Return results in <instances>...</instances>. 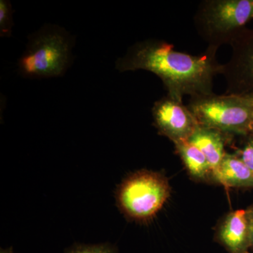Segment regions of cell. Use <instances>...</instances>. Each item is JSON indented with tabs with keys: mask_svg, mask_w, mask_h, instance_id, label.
Returning a JSON list of instances; mask_svg holds the SVG:
<instances>
[{
	"mask_svg": "<svg viewBox=\"0 0 253 253\" xmlns=\"http://www.w3.org/2000/svg\"><path fill=\"white\" fill-rule=\"evenodd\" d=\"M213 175L227 187L253 188V172L236 154H226Z\"/></svg>",
	"mask_w": 253,
	"mask_h": 253,
	"instance_id": "cell-10",
	"label": "cell"
},
{
	"mask_svg": "<svg viewBox=\"0 0 253 253\" xmlns=\"http://www.w3.org/2000/svg\"><path fill=\"white\" fill-rule=\"evenodd\" d=\"M71 60V44L63 31L40 32L30 42L19 60V71L25 77H57L68 68Z\"/></svg>",
	"mask_w": 253,
	"mask_h": 253,
	"instance_id": "cell-5",
	"label": "cell"
},
{
	"mask_svg": "<svg viewBox=\"0 0 253 253\" xmlns=\"http://www.w3.org/2000/svg\"><path fill=\"white\" fill-rule=\"evenodd\" d=\"M247 211L249 221L250 249L253 250V207L250 208Z\"/></svg>",
	"mask_w": 253,
	"mask_h": 253,
	"instance_id": "cell-15",
	"label": "cell"
},
{
	"mask_svg": "<svg viewBox=\"0 0 253 253\" xmlns=\"http://www.w3.org/2000/svg\"><path fill=\"white\" fill-rule=\"evenodd\" d=\"M66 253H118L115 246L109 244L99 245H76Z\"/></svg>",
	"mask_w": 253,
	"mask_h": 253,
	"instance_id": "cell-13",
	"label": "cell"
},
{
	"mask_svg": "<svg viewBox=\"0 0 253 253\" xmlns=\"http://www.w3.org/2000/svg\"><path fill=\"white\" fill-rule=\"evenodd\" d=\"M169 196V184L164 176L141 170L123 181L116 196L123 213L131 219L143 221L154 217Z\"/></svg>",
	"mask_w": 253,
	"mask_h": 253,
	"instance_id": "cell-4",
	"label": "cell"
},
{
	"mask_svg": "<svg viewBox=\"0 0 253 253\" xmlns=\"http://www.w3.org/2000/svg\"><path fill=\"white\" fill-rule=\"evenodd\" d=\"M0 253H14L12 251V248H10V249L2 250L1 249V252Z\"/></svg>",
	"mask_w": 253,
	"mask_h": 253,
	"instance_id": "cell-17",
	"label": "cell"
},
{
	"mask_svg": "<svg viewBox=\"0 0 253 253\" xmlns=\"http://www.w3.org/2000/svg\"><path fill=\"white\" fill-rule=\"evenodd\" d=\"M155 126L160 134L173 142L189 140L199 126L194 114L183 101L166 96L155 102L152 108Z\"/></svg>",
	"mask_w": 253,
	"mask_h": 253,
	"instance_id": "cell-7",
	"label": "cell"
},
{
	"mask_svg": "<svg viewBox=\"0 0 253 253\" xmlns=\"http://www.w3.org/2000/svg\"><path fill=\"white\" fill-rule=\"evenodd\" d=\"M236 155L253 172V134H251L244 147Z\"/></svg>",
	"mask_w": 253,
	"mask_h": 253,
	"instance_id": "cell-14",
	"label": "cell"
},
{
	"mask_svg": "<svg viewBox=\"0 0 253 253\" xmlns=\"http://www.w3.org/2000/svg\"><path fill=\"white\" fill-rule=\"evenodd\" d=\"M218 238L229 253H249L248 211L238 210L229 213L221 224Z\"/></svg>",
	"mask_w": 253,
	"mask_h": 253,
	"instance_id": "cell-8",
	"label": "cell"
},
{
	"mask_svg": "<svg viewBox=\"0 0 253 253\" xmlns=\"http://www.w3.org/2000/svg\"><path fill=\"white\" fill-rule=\"evenodd\" d=\"M251 134H253V123L252 125V128H251Z\"/></svg>",
	"mask_w": 253,
	"mask_h": 253,
	"instance_id": "cell-18",
	"label": "cell"
},
{
	"mask_svg": "<svg viewBox=\"0 0 253 253\" xmlns=\"http://www.w3.org/2000/svg\"><path fill=\"white\" fill-rule=\"evenodd\" d=\"M231 46L230 59L222 64L221 72L226 81L225 94H253V29L247 28Z\"/></svg>",
	"mask_w": 253,
	"mask_h": 253,
	"instance_id": "cell-6",
	"label": "cell"
},
{
	"mask_svg": "<svg viewBox=\"0 0 253 253\" xmlns=\"http://www.w3.org/2000/svg\"><path fill=\"white\" fill-rule=\"evenodd\" d=\"M189 141L202 151L209 163L211 172L214 174L226 154L224 134L216 129L199 126L190 136Z\"/></svg>",
	"mask_w": 253,
	"mask_h": 253,
	"instance_id": "cell-9",
	"label": "cell"
},
{
	"mask_svg": "<svg viewBox=\"0 0 253 253\" xmlns=\"http://www.w3.org/2000/svg\"><path fill=\"white\" fill-rule=\"evenodd\" d=\"M187 106L199 126L223 134H251L253 109L243 96L201 95L191 98Z\"/></svg>",
	"mask_w": 253,
	"mask_h": 253,
	"instance_id": "cell-3",
	"label": "cell"
},
{
	"mask_svg": "<svg viewBox=\"0 0 253 253\" xmlns=\"http://www.w3.org/2000/svg\"><path fill=\"white\" fill-rule=\"evenodd\" d=\"M244 97L245 99L247 101V102L249 103L250 106L253 109V94H249V95H244Z\"/></svg>",
	"mask_w": 253,
	"mask_h": 253,
	"instance_id": "cell-16",
	"label": "cell"
},
{
	"mask_svg": "<svg viewBox=\"0 0 253 253\" xmlns=\"http://www.w3.org/2000/svg\"><path fill=\"white\" fill-rule=\"evenodd\" d=\"M174 144L191 175L197 179H204L211 172L207 158L197 146L189 140L179 141Z\"/></svg>",
	"mask_w": 253,
	"mask_h": 253,
	"instance_id": "cell-11",
	"label": "cell"
},
{
	"mask_svg": "<svg viewBox=\"0 0 253 253\" xmlns=\"http://www.w3.org/2000/svg\"><path fill=\"white\" fill-rule=\"evenodd\" d=\"M253 20V0H204L194 14V27L208 44L219 49L231 44Z\"/></svg>",
	"mask_w": 253,
	"mask_h": 253,
	"instance_id": "cell-2",
	"label": "cell"
},
{
	"mask_svg": "<svg viewBox=\"0 0 253 253\" xmlns=\"http://www.w3.org/2000/svg\"><path fill=\"white\" fill-rule=\"evenodd\" d=\"M13 26L12 8L8 1H0V34L1 37L11 36Z\"/></svg>",
	"mask_w": 253,
	"mask_h": 253,
	"instance_id": "cell-12",
	"label": "cell"
},
{
	"mask_svg": "<svg viewBox=\"0 0 253 253\" xmlns=\"http://www.w3.org/2000/svg\"><path fill=\"white\" fill-rule=\"evenodd\" d=\"M217 49L208 47L204 53L192 55L176 51L168 42L149 39L136 42L118 59L121 72L139 70L149 71L163 82L168 96L183 101L185 96L212 94L213 81L220 74Z\"/></svg>",
	"mask_w": 253,
	"mask_h": 253,
	"instance_id": "cell-1",
	"label": "cell"
}]
</instances>
